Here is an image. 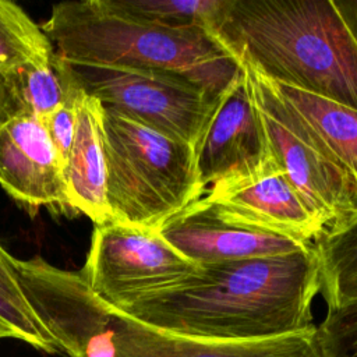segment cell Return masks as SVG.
<instances>
[{
    "instance_id": "cell-1",
    "label": "cell",
    "mask_w": 357,
    "mask_h": 357,
    "mask_svg": "<svg viewBox=\"0 0 357 357\" xmlns=\"http://www.w3.org/2000/svg\"><path fill=\"white\" fill-rule=\"evenodd\" d=\"M319 290L311 245L290 255L204 265L184 283L120 311L177 336L262 340L315 329L311 304Z\"/></svg>"
},
{
    "instance_id": "cell-2",
    "label": "cell",
    "mask_w": 357,
    "mask_h": 357,
    "mask_svg": "<svg viewBox=\"0 0 357 357\" xmlns=\"http://www.w3.org/2000/svg\"><path fill=\"white\" fill-rule=\"evenodd\" d=\"M21 287L67 357H322L315 329L262 340L219 342L166 333L96 296L81 272L40 257L18 269Z\"/></svg>"
},
{
    "instance_id": "cell-3",
    "label": "cell",
    "mask_w": 357,
    "mask_h": 357,
    "mask_svg": "<svg viewBox=\"0 0 357 357\" xmlns=\"http://www.w3.org/2000/svg\"><path fill=\"white\" fill-rule=\"evenodd\" d=\"M209 32L238 64L357 110V46L332 0H227Z\"/></svg>"
},
{
    "instance_id": "cell-4",
    "label": "cell",
    "mask_w": 357,
    "mask_h": 357,
    "mask_svg": "<svg viewBox=\"0 0 357 357\" xmlns=\"http://www.w3.org/2000/svg\"><path fill=\"white\" fill-rule=\"evenodd\" d=\"M42 31L73 66L158 70L183 75L218 99L241 67L202 26H163L119 15L100 0L52 7Z\"/></svg>"
},
{
    "instance_id": "cell-5",
    "label": "cell",
    "mask_w": 357,
    "mask_h": 357,
    "mask_svg": "<svg viewBox=\"0 0 357 357\" xmlns=\"http://www.w3.org/2000/svg\"><path fill=\"white\" fill-rule=\"evenodd\" d=\"M110 220L159 231L205 194L190 144L103 107Z\"/></svg>"
},
{
    "instance_id": "cell-6",
    "label": "cell",
    "mask_w": 357,
    "mask_h": 357,
    "mask_svg": "<svg viewBox=\"0 0 357 357\" xmlns=\"http://www.w3.org/2000/svg\"><path fill=\"white\" fill-rule=\"evenodd\" d=\"M258 112L269 155L286 173L325 229L357 215V184L326 153L303 120L276 93L269 79L238 64Z\"/></svg>"
},
{
    "instance_id": "cell-7",
    "label": "cell",
    "mask_w": 357,
    "mask_h": 357,
    "mask_svg": "<svg viewBox=\"0 0 357 357\" xmlns=\"http://www.w3.org/2000/svg\"><path fill=\"white\" fill-rule=\"evenodd\" d=\"M199 269L159 231L109 220L95 225L79 272L96 296L117 310H126L184 283Z\"/></svg>"
},
{
    "instance_id": "cell-8",
    "label": "cell",
    "mask_w": 357,
    "mask_h": 357,
    "mask_svg": "<svg viewBox=\"0 0 357 357\" xmlns=\"http://www.w3.org/2000/svg\"><path fill=\"white\" fill-rule=\"evenodd\" d=\"M73 68L84 91L103 107L184 141L194 149L219 99L174 73L84 66Z\"/></svg>"
},
{
    "instance_id": "cell-9",
    "label": "cell",
    "mask_w": 357,
    "mask_h": 357,
    "mask_svg": "<svg viewBox=\"0 0 357 357\" xmlns=\"http://www.w3.org/2000/svg\"><path fill=\"white\" fill-rule=\"evenodd\" d=\"M199 199L226 222L310 245L325 230L271 155L254 169L215 181Z\"/></svg>"
},
{
    "instance_id": "cell-10",
    "label": "cell",
    "mask_w": 357,
    "mask_h": 357,
    "mask_svg": "<svg viewBox=\"0 0 357 357\" xmlns=\"http://www.w3.org/2000/svg\"><path fill=\"white\" fill-rule=\"evenodd\" d=\"M269 155L258 112L245 74H240L219 96L213 113L195 146L202 185L257 167Z\"/></svg>"
},
{
    "instance_id": "cell-11",
    "label": "cell",
    "mask_w": 357,
    "mask_h": 357,
    "mask_svg": "<svg viewBox=\"0 0 357 357\" xmlns=\"http://www.w3.org/2000/svg\"><path fill=\"white\" fill-rule=\"evenodd\" d=\"M159 234L198 266L290 255L312 245L226 222L218 218L201 199L167 220L159 229Z\"/></svg>"
},
{
    "instance_id": "cell-12",
    "label": "cell",
    "mask_w": 357,
    "mask_h": 357,
    "mask_svg": "<svg viewBox=\"0 0 357 357\" xmlns=\"http://www.w3.org/2000/svg\"><path fill=\"white\" fill-rule=\"evenodd\" d=\"M0 185L29 209L68 206L56 149L42 120L29 113L0 128Z\"/></svg>"
},
{
    "instance_id": "cell-13",
    "label": "cell",
    "mask_w": 357,
    "mask_h": 357,
    "mask_svg": "<svg viewBox=\"0 0 357 357\" xmlns=\"http://www.w3.org/2000/svg\"><path fill=\"white\" fill-rule=\"evenodd\" d=\"M63 177L70 208L84 213L95 225L110 220L106 202L103 106L86 92L78 107L74 139Z\"/></svg>"
},
{
    "instance_id": "cell-14",
    "label": "cell",
    "mask_w": 357,
    "mask_h": 357,
    "mask_svg": "<svg viewBox=\"0 0 357 357\" xmlns=\"http://www.w3.org/2000/svg\"><path fill=\"white\" fill-rule=\"evenodd\" d=\"M269 82L326 153L357 184V110L271 79Z\"/></svg>"
},
{
    "instance_id": "cell-15",
    "label": "cell",
    "mask_w": 357,
    "mask_h": 357,
    "mask_svg": "<svg viewBox=\"0 0 357 357\" xmlns=\"http://www.w3.org/2000/svg\"><path fill=\"white\" fill-rule=\"evenodd\" d=\"M328 310L357 301V215L325 229L312 244Z\"/></svg>"
},
{
    "instance_id": "cell-16",
    "label": "cell",
    "mask_w": 357,
    "mask_h": 357,
    "mask_svg": "<svg viewBox=\"0 0 357 357\" xmlns=\"http://www.w3.org/2000/svg\"><path fill=\"white\" fill-rule=\"evenodd\" d=\"M25 113L45 120L68 99L82 95L74 68L56 52L46 63H28L10 71Z\"/></svg>"
},
{
    "instance_id": "cell-17",
    "label": "cell",
    "mask_w": 357,
    "mask_h": 357,
    "mask_svg": "<svg viewBox=\"0 0 357 357\" xmlns=\"http://www.w3.org/2000/svg\"><path fill=\"white\" fill-rule=\"evenodd\" d=\"M0 322L8 326L18 340L45 353L60 349L45 324L29 304L18 280L14 257L0 244Z\"/></svg>"
},
{
    "instance_id": "cell-18",
    "label": "cell",
    "mask_w": 357,
    "mask_h": 357,
    "mask_svg": "<svg viewBox=\"0 0 357 357\" xmlns=\"http://www.w3.org/2000/svg\"><path fill=\"white\" fill-rule=\"evenodd\" d=\"M110 11L163 26L211 29L227 0H100Z\"/></svg>"
},
{
    "instance_id": "cell-19",
    "label": "cell",
    "mask_w": 357,
    "mask_h": 357,
    "mask_svg": "<svg viewBox=\"0 0 357 357\" xmlns=\"http://www.w3.org/2000/svg\"><path fill=\"white\" fill-rule=\"evenodd\" d=\"M53 53L42 28L20 6L0 0V70L10 73L28 63H46Z\"/></svg>"
},
{
    "instance_id": "cell-20",
    "label": "cell",
    "mask_w": 357,
    "mask_h": 357,
    "mask_svg": "<svg viewBox=\"0 0 357 357\" xmlns=\"http://www.w3.org/2000/svg\"><path fill=\"white\" fill-rule=\"evenodd\" d=\"M315 340L322 357H357V301L328 310Z\"/></svg>"
},
{
    "instance_id": "cell-21",
    "label": "cell",
    "mask_w": 357,
    "mask_h": 357,
    "mask_svg": "<svg viewBox=\"0 0 357 357\" xmlns=\"http://www.w3.org/2000/svg\"><path fill=\"white\" fill-rule=\"evenodd\" d=\"M84 96H85V92L77 98L68 99L42 121L56 149V153L59 156V160L63 169L66 166L67 156L71 149V144L75 132L78 107Z\"/></svg>"
},
{
    "instance_id": "cell-22",
    "label": "cell",
    "mask_w": 357,
    "mask_h": 357,
    "mask_svg": "<svg viewBox=\"0 0 357 357\" xmlns=\"http://www.w3.org/2000/svg\"><path fill=\"white\" fill-rule=\"evenodd\" d=\"M24 113L10 73L0 70V128Z\"/></svg>"
},
{
    "instance_id": "cell-23",
    "label": "cell",
    "mask_w": 357,
    "mask_h": 357,
    "mask_svg": "<svg viewBox=\"0 0 357 357\" xmlns=\"http://www.w3.org/2000/svg\"><path fill=\"white\" fill-rule=\"evenodd\" d=\"M333 6L357 46V0H337L333 1Z\"/></svg>"
},
{
    "instance_id": "cell-24",
    "label": "cell",
    "mask_w": 357,
    "mask_h": 357,
    "mask_svg": "<svg viewBox=\"0 0 357 357\" xmlns=\"http://www.w3.org/2000/svg\"><path fill=\"white\" fill-rule=\"evenodd\" d=\"M8 336V331L7 328L0 322V339H6Z\"/></svg>"
}]
</instances>
